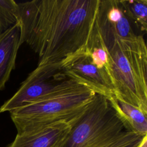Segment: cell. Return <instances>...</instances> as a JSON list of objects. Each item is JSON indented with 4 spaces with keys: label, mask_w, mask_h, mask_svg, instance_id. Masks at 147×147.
Segmentation results:
<instances>
[{
    "label": "cell",
    "mask_w": 147,
    "mask_h": 147,
    "mask_svg": "<svg viewBox=\"0 0 147 147\" xmlns=\"http://www.w3.org/2000/svg\"><path fill=\"white\" fill-rule=\"evenodd\" d=\"M92 32L102 41L144 36L119 0H100Z\"/></svg>",
    "instance_id": "obj_6"
},
{
    "label": "cell",
    "mask_w": 147,
    "mask_h": 147,
    "mask_svg": "<svg viewBox=\"0 0 147 147\" xmlns=\"http://www.w3.org/2000/svg\"><path fill=\"white\" fill-rule=\"evenodd\" d=\"M108 99L126 130L143 136L147 135V114L114 95Z\"/></svg>",
    "instance_id": "obj_10"
},
{
    "label": "cell",
    "mask_w": 147,
    "mask_h": 147,
    "mask_svg": "<svg viewBox=\"0 0 147 147\" xmlns=\"http://www.w3.org/2000/svg\"><path fill=\"white\" fill-rule=\"evenodd\" d=\"M137 147H147V136L144 137L142 141Z\"/></svg>",
    "instance_id": "obj_13"
},
{
    "label": "cell",
    "mask_w": 147,
    "mask_h": 147,
    "mask_svg": "<svg viewBox=\"0 0 147 147\" xmlns=\"http://www.w3.org/2000/svg\"><path fill=\"white\" fill-rule=\"evenodd\" d=\"M21 45L19 24L0 32V91L5 89L11 73L16 68L17 52Z\"/></svg>",
    "instance_id": "obj_9"
},
{
    "label": "cell",
    "mask_w": 147,
    "mask_h": 147,
    "mask_svg": "<svg viewBox=\"0 0 147 147\" xmlns=\"http://www.w3.org/2000/svg\"><path fill=\"white\" fill-rule=\"evenodd\" d=\"M145 136L126 130L108 98L96 94L61 147H137Z\"/></svg>",
    "instance_id": "obj_3"
},
{
    "label": "cell",
    "mask_w": 147,
    "mask_h": 147,
    "mask_svg": "<svg viewBox=\"0 0 147 147\" xmlns=\"http://www.w3.org/2000/svg\"><path fill=\"white\" fill-rule=\"evenodd\" d=\"M96 93L84 85L25 105L10 112L17 133L31 131L57 122L72 124Z\"/></svg>",
    "instance_id": "obj_4"
},
{
    "label": "cell",
    "mask_w": 147,
    "mask_h": 147,
    "mask_svg": "<svg viewBox=\"0 0 147 147\" xmlns=\"http://www.w3.org/2000/svg\"><path fill=\"white\" fill-rule=\"evenodd\" d=\"M18 3L13 0H0V32H3L18 22Z\"/></svg>",
    "instance_id": "obj_12"
},
{
    "label": "cell",
    "mask_w": 147,
    "mask_h": 147,
    "mask_svg": "<svg viewBox=\"0 0 147 147\" xmlns=\"http://www.w3.org/2000/svg\"><path fill=\"white\" fill-rule=\"evenodd\" d=\"M71 124L61 122L28 132L17 133L7 147H61Z\"/></svg>",
    "instance_id": "obj_8"
},
{
    "label": "cell",
    "mask_w": 147,
    "mask_h": 147,
    "mask_svg": "<svg viewBox=\"0 0 147 147\" xmlns=\"http://www.w3.org/2000/svg\"><path fill=\"white\" fill-rule=\"evenodd\" d=\"M102 43L109 55L108 74L114 96L147 114V48L144 36Z\"/></svg>",
    "instance_id": "obj_2"
},
{
    "label": "cell",
    "mask_w": 147,
    "mask_h": 147,
    "mask_svg": "<svg viewBox=\"0 0 147 147\" xmlns=\"http://www.w3.org/2000/svg\"><path fill=\"white\" fill-rule=\"evenodd\" d=\"M100 0H33L17 3L21 45L38 65L60 62L85 49Z\"/></svg>",
    "instance_id": "obj_1"
},
{
    "label": "cell",
    "mask_w": 147,
    "mask_h": 147,
    "mask_svg": "<svg viewBox=\"0 0 147 147\" xmlns=\"http://www.w3.org/2000/svg\"><path fill=\"white\" fill-rule=\"evenodd\" d=\"M63 61L37 65L22 82L16 92L0 107V114L10 113L25 105L83 85L65 74Z\"/></svg>",
    "instance_id": "obj_5"
},
{
    "label": "cell",
    "mask_w": 147,
    "mask_h": 147,
    "mask_svg": "<svg viewBox=\"0 0 147 147\" xmlns=\"http://www.w3.org/2000/svg\"><path fill=\"white\" fill-rule=\"evenodd\" d=\"M129 17L144 35L147 30V1H121Z\"/></svg>",
    "instance_id": "obj_11"
},
{
    "label": "cell",
    "mask_w": 147,
    "mask_h": 147,
    "mask_svg": "<svg viewBox=\"0 0 147 147\" xmlns=\"http://www.w3.org/2000/svg\"><path fill=\"white\" fill-rule=\"evenodd\" d=\"M63 67L70 78L88 87L97 94L110 98L113 87L106 72L97 68L83 49L64 60Z\"/></svg>",
    "instance_id": "obj_7"
}]
</instances>
